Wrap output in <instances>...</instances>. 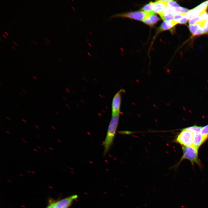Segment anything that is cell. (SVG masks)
<instances>
[{
  "label": "cell",
  "instance_id": "36",
  "mask_svg": "<svg viewBox=\"0 0 208 208\" xmlns=\"http://www.w3.org/2000/svg\"><path fill=\"white\" fill-rule=\"evenodd\" d=\"M52 127V129H53L55 130V129H56L55 128V127H53V126H52V127Z\"/></svg>",
  "mask_w": 208,
  "mask_h": 208
},
{
  "label": "cell",
  "instance_id": "41",
  "mask_svg": "<svg viewBox=\"0 0 208 208\" xmlns=\"http://www.w3.org/2000/svg\"><path fill=\"white\" fill-rule=\"evenodd\" d=\"M36 136H37L38 137V138H40V136L39 135H36Z\"/></svg>",
  "mask_w": 208,
  "mask_h": 208
},
{
  "label": "cell",
  "instance_id": "1",
  "mask_svg": "<svg viewBox=\"0 0 208 208\" xmlns=\"http://www.w3.org/2000/svg\"><path fill=\"white\" fill-rule=\"evenodd\" d=\"M120 114L112 116L108 127L106 135L103 143L104 155L108 152L112 145L118 125Z\"/></svg>",
  "mask_w": 208,
  "mask_h": 208
},
{
  "label": "cell",
  "instance_id": "8",
  "mask_svg": "<svg viewBox=\"0 0 208 208\" xmlns=\"http://www.w3.org/2000/svg\"><path fill=\"white\" fill-rule=\"evenodd\" d=\"M159 20V18L153 12L149 13L143 21L147 25H152L156 23Z\"/></svg>",
  "mask_w": 208,
  "mask_h": 208
},
{
  "label": "cell",
  "instance_id": "43",
  "mask_svg": "<svg viewBox=\"0 0 208 208\" xmlns=\"http://www.w3.org/2000/svg\"><path fill=\"white\" fill-rule=\"evenodd\" d=\"M12 47L14 49H16L15 48L12 46Z\"/></svg>",
  "mask_w": 208,
  "mask_h": 208
},
{
  "label": "cell",
  "instance_id": "28",
  "mask_svg": "<svg viewBox=\"0 0 208 208\" xmlns=\"http://www.w3.org/2000/svg\"><path fill=\"white\" fill-rule=\"evenodd\" d=\"M22 91L24 93H26V92L23 90H22Z\"/></svg>",
  "mask_w": 208,
  "mask_h": 208
},
{
  "label": "cell",
  "instance_id": "5",
  "mask_svg": "<svg viewBox=\"0 0 208 208\" xmlns=\"http://www.w3.org/2000/svg\"><path fill=\"white\" fill-rule=\"evenodd\" d=\"M76 195H73L61 199L55 202L56 208H68L73 201L77 199Z\"/></svg>",
  "mask_w": 208,
  "mask_h": 208
},
{
  "label": "cell",
  "instance_id": "30",
  "mask_svg": "<svg viewBox=\"0 0 208 208\" xmlns=\"http://www.w3.org/2000/svg\"><path fill=\"white\" fill-rule=\"evenodd\" d=\"M15 106L16 107H17V108H19V106L18 105H16V104H15Z\"/></svg>",
  "mask_w": 208,
  "mask_h": 208
},
{
  "label": "cell",
  "instance_id": "40",
  "mask_svg": "<svg viewBox=\"0 0 208 208\" xmlns=\"http://www.w3.org/2000/svg\"><path fill=\"white\" fill-rule=\"evenodd\" d=\"M2 35H3V36L4 38H7L6 37L4 34H2Z\"/></svg>",
  "mask_w": 208,
  "mask_h": 208
},
{
  "label": "cell",
  "instance_id": "44",
  "mask_svg": "<svg viewBox=\"0 0 208 208\" xmlns=\"http://www.w3.org/2000/svg\"><path fill=\"white\" fill-rule=\"evenodd\" d=\"M44 96H47V94H44Z\"/></svg>",
  "mask_w": 208,
  "mask_h": 208
},
{
  "label": "cell",
  "instance_id": "15",
  "mask_svg": "<svg viewBox=\"0 0 208 208\" xmlns=\"http://www.w3.org/2000/svg\"><path fill=\"white\" fill-rule=\"evenodd\" d=\"M202 127L194 125L193 126L188 127L185 129L191 131L193 134L200 133Z\"/></svg>",
  "mask_w": 208,
  "mask_h": 208
},
{
  "label": "cell",
  "instance_id": "7",
  "mask_svg": "<svg viewBox=\"0 0 208 208\" xmlns=\"http://www.w3.org/2000/svg\"><path fill=\"white\" fill-rule=\"evenodd\" d=\"M168 0L157 1L154 2H152V11L154 13H157L159 14L161 13L165 8L168 6L167 2Z\"/></svg>",
  "mask_w": 208,
  "mask_h": 208
},
{
  "label": "cell",
  "instance_id": "10",
  "mask_svg": "<svg viewBox=\"0 0 208 208\" xmlns=\"http://www.w3.org/2000/svg\"><path fill=\"white\" fill-rule=\"evenodd\" d=\"M193 146L198 150L200 146L206 140L200 133L193 134Z\"/></svg>",
  "mask_w": 208,
  "mask_h": 208
},
{
  "label": "cell",
  "instance_id": "32",
  "mask_svg": "<svg viewBox=\"0 0 208 208\" xmlns=\"http://www.w3.org/2000/svg\"><path fill=\"white\" fill-rule=\"evenodd\" d=\"M33 150L36 152H38V151L37 150H36V149L35 148H34Z\"/></svg>",
  "mask_w": 208,
  "mask_h": 208
},
{
  "label": "cell",
  "instance_id": "47",
  "mask_svg": "<svg viewBox=\"0 0 208 208\" xmlns=\"http://www.w3.org/2000/svg\"><path fill=\"white\" fill-rule=\"evenodd\" d=\"M0 86H1V83H0Z\"/></svg>",
  "mask_w": 208,
  "mask_h": 208
},
{
  "label": "cell",
  "instance_id": "3",
  "mask_svg": "<svg viewBox=\"0 0 208 208\" xmlns=\"http://www.w3.org/2000/svg\"><path fill=\"white\" fill-rule=\"evenodd\" d=\"M193 133L185 128L182 130L177 135L175 141L182 146H188L193 145Z\"/></svg>",
  "mask_w": 208,
  "mask_h": 208
},
{
  "label": "cell",
  "instance_id": "9",
  "mask_svg": "<svg viewBox=\"0 0 208 208\" xmlns=\"http://www.w3.org/2000/svg\"><path fill=\"white\" fill-rule=\"evenodd\" d=\"M189 28L190 31L194 36L203 34L202 24L200 22H198L192 25H189Z\"/></svg>",
  "mask_w": 208,
  "mask_h": 208
},
{
  "label": "cell",
  "instance_id": "45",
  "mask_svg": "<svg viewBox=\"0 0 208 208\" xmlns=\"http://www.w3.org/2000/svg\"><path fill=\"white\" fill-rule=\"evenodd\" d=\"M55 112L57 114H58V113L56 111H55Z\"/></svg>",
  "mask_w": 208,
  "mask_h": 208
},
{
  "label": "cell",
  "instance_id": "33",
  "mask_svg": "<svg viewBox=\"0 0 208 208\" xmlns=\"http://www.w3.org/2000/svg\"><path fill=\"white\" fill-rule=\"evenodd\" d=\"M6 132L9 134H11L8 131H6Z\"/></svg>",
  "mask_w": 208,
  "mask_h": 208
},
{
  "label": "cell",
  "instance_id": "14",
  "mask_svg": "<svg viewBox=\"0 0 208 208\" xmlns=\"http://www.w3.org/2000/svg\"><path fill=\"white\" fill-rule=\"evenodd\" d=\"M208 7V1H207L202 3L195 8L199 12L200 15L206 12Z\"/></svg>",
  "mask_w": 208,
  "mask_h": 208
},
{
  "label": "cell",
  "instance_id": "38",
  "mask_svg": "<svg viewBox=\"0 0 208 208\" xmlns=\"http://www.w3.org/2000/svg\"><path fill=\"white\" fill-rule=\"evenodd\" d=\"M37 147L38 148H39V149H41V147H40V146H37Z\"/></svg>",
  "mask_w": 208,
  "mask_h": 208
},
{
  "label": "cell",
  "instance_id": "39",
  "mask_svg": "<svg viewBox=\"0 0 208 208\" xmlns=\"http://www.w3.org/2000/svg\"><path fill=\"white\" fill-rule=\"evenodd\" d=\"M46 40H47V41H48V42H49V43H50V41H49V40H48L46 38Z\"/></svg>",
  "mask_w": 208,
  "mask_h": 208
},
{
  "label": "cell",
  "instance_id": "18",
  "mask_svg": "<svg viewBox=\"0 0 208 208\" xmlns=\"http://www.w3.org/2000/svg\"><path fill=\"white\" fill-rule=\"evenodd\" d=\"M202 24L203 34H208V18L205 21L200 22Z\"/></svg>",
  "mask_w": 208,
  "mask_h": 208
},
{
  "label": "cell",
  "instance_id": "16",
  "mask_svg": "<svg viewBox=\"0 0 208 208\" xmlns=\"http://www.w3.org/2000/svg\"><path fill=\"white\" fill-rule=\"evenodd\" d=\"M175 13L179 14H185L189 10L188 9L181 7L172 8Z\"/></svg>",
  "mask_w": 208,
  "mask_h": 208
},
{
  "label": "cell",
  "instance_id": "11",
  "mask_svg": "<svg viewBox=\"0 0 208 208\" xmlns=\"http://www.w3.org/2000/svg\"><path fill=\"white\" fill-rule=\"evenodd\" d=\"M185 14H175L174 21L177 24H185L187 23L188 19Z\"/></svg>",
  "mask_w": 208,
  "mask_h": 208
},
{
  "label": "cell",
  "instance_id": "12",
  "mask_svg": "<svg viewBox=\"0 0 208 208\" xmlns=\"http://www.w3.org/2000/svg\"><path fill=\"white\" fill-rule=\"evenodd\" d=\"M177 24L174 21L168 22L164 21L161 24L159 28V30L162 31L164 30L169 29L173 27Z\"/></svg>",
  "mask_w": 208,
  "mask_h": 208
},
{
  "label": "cell",
  "instance_id": "46",
  "mask_svg": "<svg viewBox=\"0 0 208 208\" xmlns=\"http://www.w3.org/2000/svg\"><path fill=\"white\" fill-rule=\"evenodd\" d=\"M34 42L36 44V45H37V43L35 42V41H34Z\"/></svg>",
  "mask_w": 208,
  "mask_h": 208
},
{
  "label": "cell",
  "instance_id": "22",
  "mask_svg": "<svg viewBox=\"0 0 208 208\" xmlns=\"http://www.w3.org/2000/svg\"><path fill=\"white\" fill-rule=\"evenodd\" d=\"M200 20V22H203L208 18V13L205 12L199 16Z\"/></svg>",
  "mask_w": 208,
  "mask_h": 208
},
{
  "label": "cell",
  "instance_id": "31",
  "mask_svg": "<svg viewBox=\"0 0 208 208\" xmlns=\"http://www.w3.org/2000/svg\"><path fill=\"white\" fill-rule=\"evenodd\" d=\"M19 94H20L21 96H24L23 94L22 93H21V92H19Z\"/></svg>",
  "mask_w": 208,
  "mask_h": 208
},
{
  "label": "cell",
  "instance_id": "26",
  "mask_svg": "<svg viewBox=\"0 0 208 208\" xmlns=\"http://www.w3.org/2000/svg\"><path fill=\"white\" fill-rule=\"evenodd\" d=\"M22 120L23 122H24L26 123H27V121L26 120H25V119L22 118Z\"/></svg>",
  "mask_w": 208,
  "mask_h": 208
},
{
  "label": "cell",
  "instance_id": "37",
  "mask_svg": "<svg viewBox=\"0 0 208 208\" xmlns=\"http://www.w3.org/2000/svg\"><path fill=\"white\" fill-rule=\"evenodd\" d=\"M43 150H44V151L46 153H47V150H46V149H43Z\"/></svg>",
  "mask_w": 208,
  "mask_h": 208
},
{
  "label": "cell",
  "instance_id": "35",
  "mask_svg": "<svg viewBox=\"0 0 208 208\" xmlns=\"http://www.w3.org/2000/svg\"><path fill=\"white\" fill-rule=\"evenodd\" d=\"M49 149H50L51 150H52V151H53V149L52 148H51V147H49Z\"/></svg>",
  "mask_w": 208,
  "mask_h": 208
},
{
  "label": "cell",
  "instance_id": "23",
  "mask_svg": "<svg viewBox=\"0 0 208 208\" xmlns=\"http://www.w3.org/2000/svg\"><path fill=\"white\" fill-rule=\"evenodd\" d=\"M46 208H56L55 202L50 203Z\"/></svg>",
  "mask_w": 208,
  "mask_h": 208
},
{
  "label": "cell",
  "instance_id": "25",
  "mask_svg": "<svg viewBox=\"0 0 208 208\" xmlns=\"http://www.w3.org/2000/svg\"><path fill=\"white\" fill-rule=\"evenodd\" d=\"M32 77H33L36 80H37V78L36 77V76H34V75H33V76H32Z\"/></svg>",
  "mask_w": 208,
  "mask_h": 208
},
{
  "label": "cell",
  "instance_id": "2",
  "mask_svg": "<svg viewBox=\"0 0 208 208\" xmlns=\"http://www.w3.org/2000/svg\"><path fill=\"white\" fill-rule=\"evenodd\" d=\"M183 155L179 163L184 159L189 160L192 164L196 163L200 166V164L198 157V150L193 146H182Z\"/></svg>",
  "mask_w": 208,
  "mask_h": 208
},
{
  "label": "cell",
  "instance_id": "4",
  "mask_svg": "<svg viewBox=\"0 0 208 208\" xmlns=\"http://www.w3.org/2000/svg\"><path fill=\"white\" fill-rule=\"evenodd\" d=\"M124 92L122 89L117 92L114 96L112 103V116L120 114V107L121 100V94Z\"/></svg>",
  "mask_w": 208,
  "mask_h": 208
},
{
  "label": "cell",
  "instance_id": "34",
  "mask_svg": "<svg viewBox=\"0 0 208 208\" xmlns=\"http://www.w3.org/2000/svg\"><path fill=\"white\" fill-rule=\"evenodd\" d=\"M4 33L7 36H8V34L7 32H5V31H4Z\"/></svg>",
  "mask_w": 208,
  "mask_h": 208
},
{
  "label": "cell",
  "instance_id": "6",
  "mask_svg": "<svg viewBox=\"0 0 208 208\" xmlns=\"http://www.w3.org/2000/svg\"><path fill=\"white\" fill-rule=\"evenodd\" d=\"M148 14V12L140 11L127 13L119 14L118 16L143 21L146 17Z\"/></svg>",
  "mask_w": 208,
  "mask_h": 208
},
{
  "label": "cell",
  "instance_id": "13",
  "mask_svg": "<svg viewBox=\"0 0 208 208\" xmlns=\"http://www.w3.org/2000/svg\"><path fill=\"white\" fill-rule=\"evenodd\" d=\"M185 14L188 19H191L200 15V13L195 7L189 10Z\"/></svg>",
  "mask_w": 208,
  "mask_h": 208
},
{
  "label": "cell",
  "instance_id": "42",
  "mask_svg": "<svg viewBox=\"0 0 208 208\" xmlns=\"http://www.w3.org/2000/svg\"><path fill=\"white\" fill-rule=\"evenodd\" d=\"M13 42L16 45H17V44L16 43L14 42L13 41Z\"/></svg>",
  "mask_w": 208,
  "mask_h": 208
},
{
  "label": "cell",
  "instance_id": "21",
  "mask_svg": "<svg viewBox=\"0 0 208 208\" xmlns=\"http://www.w3.org/2000/svg\"><path fill=\"white\" fill-rule=\"evenodd\" d=\"M167 5L171 8H174L179 6L175 1L172 0H168L167 2Z\"/></svg>",
  "mask_w": 208,
  "mask_h": 208
},
{
  "label": "cell",
  "instance_id": "29",
  "mask_svg": "<svg viewBox=\"0 0 208 208\" xmlns=\"http://www.w3.org/2000/svg\"><path fill=\"white\" fill-rule=\"evenodd\" d=\"M34 126L37 129H39V127L37 125H34Z\"/></svg>",
  "mask_w": 208,
  "mask_h": 208
},
{
  "label": "cell",
  "instance_id": "20",
  "mask_svg": "<svg viewBox=\"0 0 208 208\" xmlns=\"http://www.w3.org/2000/svg\"><path fill=\"white\" fill-rule=\"evenodd\" d=\"M200 18L199 16L193 18L189 20V25H194L200 21Z\"/></svg>",
  "mask_w": 208,
  "mask_h": 208
},
{
  "label": "cell",
  "instance_id": "19",
  "mask_svg": "<svg viewBox=\"0 0 208 208\" xmlns=\"http://www.w3.org/2000/svg\"><path fill=\"white\" fill-rule=\"evenodd\" d=\"M152 2L145 5L142 8L143 11L146 12H153L152 9Z\"/></svg>",
  "mask_w": 208,
  "mask_h": 208
},
{
  "label": "cell",
  "instance_id": "17",
  "mask_svg": "<svg viewBox=\"0 0 208 208\" xmlns=\"http://www.w3.org/2000/svg\"><path fill=\"white\" fill-rule=\"evenodd\" d=\"M200 133L206 140L208 138V125L202 127Z\"/></svg>",
  "mask_w": 208,
  "mask_h": 208
},
{
  "label": "cell",
  "instance_id": "27",
  "mask_svg": "<svg viewBox=\"0 0 208 208\" xmlns=\"http://www.w3.org/2000/svg\"><path fill=\"white\" fill-rule=\"evenodd\" d=\"M6 118H7V119H8L9 120H11V118H10L9 117H8V116H7Z\"/></svg>",
  "mask_w": 208,
  "mask_h": 208
},
{
  "label": "cell",
  "instance_id": "24",
  "mask_svg": "<svg viewBox=\"0 0 208 208\" xmlns=\"http://www.w3.org/2000/svg\"><path fill=\"white\" fill-rule=\"evenodd\" d=\"M21 140H22L25 143L27 144V142H26V141H25L23 138H21Z\"/></svg>",
  "mask_w": 208,
  "mask_h": 208
}]
</instances>
